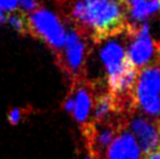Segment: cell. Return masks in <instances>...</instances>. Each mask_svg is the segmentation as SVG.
I'll use <instances>...</instances> for the list:
<instances>
[{
  "label": "cell",
  "instance_id": "6da1fadb",
  "mask_svg": "<svg viewBox=\"0 0 160 159\" xmlns=\"http://www.w3.org/2000/svg\"><path fill=\"white\" fill-rule=\"evenodd\" d=\"M71 15L97 38L113 36L124 28L126 6L123 0H78Z\"/></svg>",
  "mask_w": 160,
  "mask_h": 159
},
{
  "label": "cell",
  "instance_id": "7a4b0ae2",
  "mask_svg": "<svg viewBox=\"0 0 160 159\" xmlns=\"http://www.w3.org/2000/svg\"><path fill=\"white\" fill-rule=\"evenodd\" d=\"M133 100L144 115L160 118V64H150L138 74Z\"/></svg>",
  "mask_w": 160,
  "mask_h": 159
},
{
  "label": "cell",
  "instance_id": "3957f363",
  "mask_svg": "<svg viewBox=\"0 0 160 159\" xmlns=\"http://www.w3.org/2000/svg\"><path fill=\"white\" fill-rule=\"evenodd\" d=\"M28 22L29 34L43 40L56 52L63 49L67 31L58 14L50 9L39 7L28 15Z\"/></svg>",
  "mask_w": 160,
  "mask_h": 159
},
{
  "label": "cell",
  "instance_id": "277c9868",
  "mask_svg": "<svg viewBox=\"0 0 160 159\" xmlns=\"http://www.w3.org/2000/svg\"><path fill=\"white\" fill-rule=\"evenodd\" d=\"M157 55V46L151 38L148 23L139 27L126 49V58L134 68H145L150 66Z\"/></svg>",
  "mask_w": 160,
  "mask_h": 159
},
{
  "label": "cell",
  "instance_id": "5b68a950",
  "mask_svg": "<svg viewBox=\"0 0 160 159\" xmlns=\"http://www.w3.org/2000/svg\"><path fill=\"white\" fill-rule=\"evenodd\" d=\"M131 133L137 139L142 152L150 155L160 149V122L145 116H134L130 119Z\"/></svg>",
  "mask_w": 160,
  "mask_h": 159
},
{
  "label": "cell",
  "instance_id": "8992f818",
  "mask_svg": "<svg viewBox=\"0 0 160 159\" xmlns=\"http://www.w3.org/2000/svg\"><path fill=\"white\" fill-rule=\"evenodd\" d=\"M99 59L108 73V76L117 75L130 62L126 58V49L116 38H108L99 49Z\"/></svg>",
  "mask_w": 160,
  "mask_h": 159
},
{
  "label": "cell",
  "instance_id": "52a82bcc",
  "mask_svg": "<svg viewBox=\"0 0 160 159\" xmlns=\"http://www.w3.org/2000/svg\"><path fill=\"white\" fill-rule=\"evenodd\" d=\"M85 58V44L81 39L77 29L71 28L67 32L63 47V63L68 73L77 75L83 66Z\"/></svg>",
  "mask_w": 160,
  "mask_h": 159
},
{
  "label": "cell",
  "instance_id": "ba28073f",
  "mask_svg": "<svg viewBox=\"0 0 160 159\" xmlns=\"http://www.w3.org/2000/svg\"><path fill=\"white\" fill-rule=\"evenodd\" d=\"M107 159H142V149L130 131H120L108 146Z\"/></svg>",
  "mask_w": 160,
  "mask_h": 159
},
{
  "label": "cell",
  "instance_id": "9c48e42d",
  "mask_svg": "<svg viewBox=\"0 0 160 159\" xmlns=\"http://www.w3.org/2000/svg\"><path fill=\"white\" fill-rule=\"evenodd\" d=\"M137 77V68H134L131 63H129L117 75L109 77V87L111 93L119 98L125 97L134 89Z\"/></svg>",
  "mask_w": 160,
  "mask_h": 159
},
{
  "label": "cell",
  "instance_id": "30bf717a",
  "mask_svg": "<svg viewBox=\"0 0 160 159\" xmlns=\"http://www.w3.org/2000/svg\"><path fill=\"white\" fill-rule=\"evenodd\" d=\"M75 106H74V118L82 125H87L90 114L92 110V96L87 87H80L76 89L74 95Z\"/></svg>",
  "mask_w": 160,
  "mask_h": 159
},
{
  "label": "cell",
  "instance_id": "8fae6325",
  "mask_svg": "<svg viewBox=\"0 0 160 159\" xmlns=\"http://www.w3.org/2000/svg\"><path fill=\"white\" fill-rule=\"evenodd\" d=\"M132 21L142 22L159 11V0H123Z\"/></svg>",
  "mask_w": 160,
  "mask_h": 159
},
{
  "label": "cell",
  "instance_id": "7c38bea8",
  "mask_svg": "<svg viewBox=\"0 0 160 159\" xmlns=\"http://www.w3.org/2000/svg\"><path fill=\"white\" fill-rule=\"evenodd\" d=\"M115 97L110 94H103L96 100L93 105V119L95 122H103L115 110Z\"/></svg>",
  "mask_w": 160,
  "mask_h": 159
},
{
  "label": "cell",
  "instance_id": "4fadbf2b",
  "mask_svg": "<svg viewBox=\"0 0 160 159\" xmlns=\"http://www.w3.org/2000/svg\"><path fill=\"white\" fill-rule=\"evenodd\" d=\"M7 22L20 34L22 35L29 34V22L27 14L22 12H14L7 15Z\"/></svg>",
  "mask_w": 160,
  "mask_h": 159
},
{
  "label": "cell",
  "instance_id": "5bb4252c",
  "mask_svg": "<svg viewBox=\"0 0 160 159\" xmlns=\"http://www.w3.org/2000/svg\"><path fill=\"white\" fill-rule=\"evenodd\" d=\"M19 6L21 8V12L28 15L34 11L39 8V1L38 0H19Z\"/></svg>",
  "mask_w": 160,
  "mask_h": 159
},
{
  "label": "cell",
  "instance_id": "9a60e30c",
  "mask_svg": "<svg viewBox=\"0 0 160 159\" xmlns=\"http://www.w3.org/2000/svg\"><path fill=\"white\" fill-rule=\"evenodd\" d=\"M19 6V0H0V9L2 12L14 13Z\"/></svg>",
  "mask_w": 160,
  "mask_h": 159
},
{
  "label": "cell",
  "instance_id": "2e32d148",
  "mask_svg": "<svg viewBox=\"0 0 160 159\" xmlns=\"http://www.w3.org/2000/svg\"><path fill=\"white\" fill-rule=\"evenodd\" d=\"M22 115H23V110L20 109V108H14L8 112L7 115V118H8V122L12 125H15L18 124L21 119H22Z\"/></svg>",
  "mask_w": 160,
  "mask_h": 159
},
{
  "label": "cell",
  "instance_id": "e0dca14e",
  "mask_svg": "<svg viewBox=\"0 0 160 159\" xmlns=\"http://www.w3.org/2000/svg\"><path fill=\"white\" fill-rule=\"evenodd\" d=\"M64 110L67 112H72L74 111V106H75V100H74V96H69V97L64 101Z\"/></svg>",
  "mask_w": 160,
  "mask_h": 159
},
{
  "label": "cell",
  "instance_id": "ac0fdd59",
  "mask_svg": "<svg viewBox=\"0 0 160 159\" xmlns=\"http://www.w3.org/2000/svg\"><path fill=\"white\" fill-rule=\"evenodd\" d=\"M146 159H160V149L150 153V155H147Z\"/></svg>",
  "mask_w": 160,
  "mask_h": 159
},
{
  "label": "cell",
  "instance_id": "d6986e66",
  "mask_svg": "<svg viewBox=\"0 0 160 159\" xmlns=\"http://www.w3.org/2000/svg\"><path fill=\"white\" fill-rule=\"evenodd\" d=\"M7 21V15L0 9V23H4V22Z\"/></svg>",
  "mask_w": 160,
  "mask_h": 159
},
{
  "label": "cell",
  "instance_id": "ffe728a7",
  "mask_svg": "<svg viewBox=\"0 0 160 159\" xmlns=\"http://www.w3.org/2000/svg\"><path fill=\"white\" fill-rule=\"evenodd\" d=\"M84 159H96V158H95V157H93L92 155H89V156H87V157H85Z\"/></svg>",
  "mask_w": 160,
  "mask_h": 159
},
{
  "label": "cell",
  "instance_id": "44dd1931",
  "mask_svg": "<svg viewBox=\"0 0 160 159\" xmlns=\"http://www.w3.org/2000/svg\"><path fill=\"white\" fill-rule=\"evenodd\" d=\"M159 9H160V0H159Z\"/></svg>",
  "mask_w": 160,
  "mask_h": 159
}]
</instances>
